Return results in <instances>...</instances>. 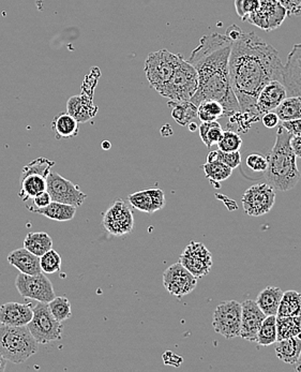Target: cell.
<instances>
[{
    "label": "cell",
    "mask_w": 301,
    "mask_h": 372,
    "mask_svg": "<svg viewBox=\"0 0 301 372\" xmlns=\"http://www.w3.org/2000/svg\"><path fill=\"white\" fill-rule=\"evenodd\" d=\"M225 34L232 41L229 80L240 111L256 113V99L263 87L272 81L282 82L280 55L260 36L243 32L237 25L229 26Z\"/></svg>",
    "instance_id": "cell-1"
},
{
    "label": "cell",
    "mask_w": 301,
    "mask_h": 372,
    "mask_svg": "<svg viewBox=\"0 0 301 372\" xmlns=\"http://www.w3.org/2000/svg\"><path fill=\"white\" fill-rule=\"evenodd\" d=\"M231 46L232 41L227 34H206L199 40L188 60L199 77V86L191 102L197 107L205 100L218 101L222 105L225 116L240 111L229 80Z\"/></svg>",
    "instance_id": "cell-2"
},
{
    "label": "cell",
    "mask_w": 301,
    "mask_h": 372,
    "mask_svg": "<svg viewBox=\"0 0 301 372\" xmlns=\"http://www.w3.org/2000/svg\"><path fill=\"white\" fill-rule=\"evenodd\" d=\"M292 134L286 128H278L276 143L267 157L268 166L265 178L274 190H292L300 180V171L297 166V157L290 146Z\"/></svg>",
    "instance_id": "cell-3"
},
{
    "label": "cell",
    "mask_w": 301,
    "mask_h": 372,
    "mask_svg": "<svg viewBox=\"0 0 301 372\" xmlns=\"http://www.w3.org/2000/svg\"><path fill=\"white\" fill-rule=\"evenodd\" d=\"M39 343L27 326L0 324V354L13 364H23L36 354Z\"/></svg>",
    "instance_id": "cell-4"
},
{
    "label": "cell",
    "mask_w": 301,
    "mask_h": 372,
    "mask_svg": "<svg viewBox=\"0 0 301 372\" xmlns=\"http://www.w3.org/2000/svg\"><path fill=\"white\" fill-rule=\"evenodd\" d=\"M199 86V77L194 67L180 57L170 80L160 95L172 102L190 101Z\"/></svg>",
    "instance_id": "cell-5"
},
{
    "label": "cell",
    "mask_w": 301,
    "mask_h": 372,
    "mask_svg": "<svg viewBox=\"0 0 301 372\" xmlns=\"http://www.w3.org/2000/svg\"><path fill=\"white\" fill-rule=\"evenodd\" d=\"M182 55L173 54L168 50H160L148 54L145 60L146 77L150 87L156 93H161L170 80Z\"/></svg>",
    "instance_id": "cell-6"
},
{
    "label": "cell",
    "mask_w": 301,
    "mask_h": 372,
    "mask_svg": "<svg viewBox=\"0 0 301 372\" xmlns=\"http://www.w3.org/2000/svg\"><path fill=\"white\" fill-rule=\"evenodd\" d=\"M54 166L55 161H51L44 157L36 158L26 164L22 171L21 180H20L21 184V190L18 193L20 198L23 201H27L34 199L39 193L46 191L48 187L46 180Z\"/></svg>",
    "instance_id": "cell-7"
},
{
    "label": "cell",
    "mask_w": 301,
    "mask_h": 372,
    "mask_svg": "<svg viewBox=\"0 0 301 372\" xmlns=\"http://www.w3.org/2000/svg\"><path fill=\"white\" fill-rule=\"evenodd\" d=\"M34 316L27 324L30 334L36 339L39 345H48L53 341L60 340L64 326L51 312L46 303H40L32 308Z\"/></svg>",
    "instance_id": "cell-8"
},
{
    "label": "cell",
    "mask_w": 301,
    "mask_h": 372,
    "mask_svg": "<svg viewBox=\"0 0 301 372\" xmlns=\"http://www.w3.org/2000/svg\"><path fill=\"white\" fill-rule=\"evenodd\" d=\"M241 322V304L236 300L220 303L213 312V326L225 338L239 337Z\"/></svg>",
    "instance_id": "cell-9"
},
{
    "label": "cell",
    "mask_w": 301,
    "mask_h": 372,
    "mask_svg": "<svg viewBox=\"0 0 301 372\" xmlns=\"http://www.w3.org/2000/svg\"><path fill=\"white\" fill-rule=\"evenodd\" d=\"M241 202L248 216H263L274 206L276 190L267 182L253 185L243 193Z\"/></svg>",
    "instance_id": "cell-10"
},
{
    "label": "cell",
    "mask_w": 301,
    "mask_h": 372,
    "mask_svg": "<svg viewBox=\"0 0 301 372\" xmlns=\"http://www.w3.org/2000/svg\"><path fill=\"white\" fill-rule=\"evenodd\" d=\"M15 288L22 298L40 303H48L56 298L51 280L44 272L38 275H25L20 272L15 279Z\"/></svg>",
    "instance_id": "cell-11"
},
{
    "label": "cell",
    "mask_w": 301,
    "mask_h": 372,
    "mask_svg": "<svg viewBox=\"0 0 301 372\" xmlns=\"http://www.w3.org/2000/svg\"><path fill=\"white\" fill-rule=\"evenodd\" d=\"M46 190L50 193L54 202L64 203L72 206H82L87 199L86 193L83 192L79 185L62 178L58 173L51 172L46 180Z\"/></svg>",
    "instance_id": "cell-12"
},
{
    "label": "cell",
    "mask_w": 301,
    "mask_h": 372,
    "mask_svg": "<svg viewBox=\"0 0 301 372\" xmlns=\"http://www.w3.org/2000/svg\"><path fill=\"white\" fill-rule=\"evenodd\" d=\"M286 18L288 12L278 0H260V8L246 18L245 23L269 32L278 29Z\"/></svg>",
    "instance_id": "cell-13"
},
{
    "label": "cell",
    "mask_w": 301,
    "mask_h": 372,
    "mask_svg": "<svg viewBox=\"0 0 301 372\" xmlns=\"http://www.w3.org/2000/svg\"><path fill=\"white\" fill-rule=\"evenodd\" d=\"M179 263L187 268L196 279H201L210 272L213 257L204 244L191 241L180 254Z\"/></svg>",
    "instance_id": "cell-14"
},
{
    "label": "cell",
    "mask_w": 301,
    "mask_h": 372,
    "mask_svg": "<svg viewBox=\"0 0 301 372\" xmlns=\"http://www.w3.org/2000/svg\"><path fill=\"white\" fill-rule=\"evenodd\" d=\"M102 223L114 237L127 235L134 229L133 213L125 201L118 199L105 211Z\"/></svg>",
    "instance_id": "cell-15"
},
{
    "label": "cell",
    "mask_w": 301,
    "mask_h": 372,
    "mask_svg": "<svg viewBox=\"0 0 301 372\" xmlns=\"http://www.w3.org/2000/svg\"><path fill=\"white\" fill-rule=\"evenodd\" d=\"M197 279L182 264L175 263L163 272V286L170 295L182 298L196 288Z\"/></svg>",
    "instance_id": "cell-16"
},
{
    "label": "cell",
    "mask_w": 301,
    "mask_h": 372,
    "mask_svg": "<svg viewBox=\"0 0 301 372\" xmlns=\"http://www.w3.org/2000/svg\"><path fill=\"white\" fill-rule=\"evenodd\" d=\"M265 318L263 311L260 310L254 300H247L241 303L239 337L250 343H255L258 329Z\"/></svg>",
    "instance_id": "cell-17"
},
{
    "label": "cell",
    "mask_w": 301,
    "mask_h": 372,
    "mask_svg": "<svg viewBox=\"0 0 301 372\" xmlns=\"http://www.w3.org/2000/svg\"><path fill=\"white\" fill-rule=\"evenodd\" d=\"M282 83L288 97H301V44H295L288 56L282 72Z\"/></svg>",
    "instance_id": "cell-18"
},
{
    "label": "cell",
    "mask_w": 301,
    "mask_h": 372,
    "mask_svg": "<svg viewBox=\"0 0 301 372\" xmlns=\"http://www.w3.org/2000/svg\"><path fill=\"white\" fill-rule=\"evenodd\" d=\"M288 97L286 86L281 81H272L263 87L256 99L255 109L258 115L274 111Z\"/></svg>",
    "instance_id": "cell-19"
},
{
    "label": "cell",
    "mask_w": 301,
    "mask_h": 372,
    "mask_svg": "<svg viewBox=\"0 0 301 372\" xmlns=\"http://www.w3.org/2000/svg\"><path fill=\"white\" fill-rule=\"evenodd\" d=\"M131 206L143 213H154L166 206V194L161 189L152 188L131 193L128 197Z\"/></svg>",
    "instance_id": "cell-20"
},
{
    "label": "cell",
    "mask_w": 301,
    "mask_h": 372,
    "mask_svg": "<svg viewBox=\"0 0 301 372\" xmlns=\"http://www.w3.org/2000/svg\"><path fill=\"white\" fill-rule=\"evenodd\" d=\"M34 316L29 304L7 303L0 306V324L9 326H27Z\"/></svg>",
    "instance_id": "cell-21"
},
{
    "label": "cell",
    "mask_w": 301,
    "mask_h": 372,
    "mask_svg": "<svg viewBox=\"0 0 301 372\" xmlns=\"http://www.w3.org/2000/svg\"><path fill=\"white\" fill-rule=\"evenodd\" d=\"M67 112L73 116L79 124L87 123L98 113V107L93 103V97L82 93L73 95L67 102Z\"/></svg>",
    "instance_id": "cell-22"
},
{
    "label": "cell",
    "mask_w": 301,
    "mask_h": 372,
    "mask_svg": "<svg viewBox=\"0 0 301 372\" xmlns=\"http://www.w3.org/2000/svg\"><path fill=\"white\" fill-rule=\"evenodd\" d=\"M7 260L12 266L18 268L20 272L25 275H38L42 272L40 267V258L24 247L10 252Z\"/></svg>",
    "instance_id": "cell-23"
},
{
    "label": "cell",
    "mask_w": 301,
    "mask_h": 372,
    "mask_svg": "<svg viewBox=\"0 0 301 372\" xmlns=\"http://www.w3.org/2000/svg\"><path fill=\"white\" fill-rule=\"evenodd\" d=\"M27 208L32 213L42 215V216L46 217L51 220L60 221V222L72 220L74 218L75 213H76V207L72 206V205L64 204V203L54 202V201H52L44 208H34V207L29 206H27Z\"/></svg>",
    "instance_id": "cell-24"
},
{
    "label": "cell",
    "mask_w": 301,
    "mask_h": 372,
    "mask_svg": "<svg viewBox=\"0 0 301 372\" xmlns=\"http://www.w3.org/2000/svg\"><path fill=\"white\" fill-rule=\"evenodd\" d=\"M52 129L57 140L70 139L79 134V121L68 112H62L53 119Z\"/></svg>",
    "instance_id": "cell-25"
},
{
    "label": "cell",
    "mask_w": 301,
    "mask_h": 372,
    "mask_svg": "<svg viewBox=\"0 0 301 372\" xmlns=\"http://www.w3.org/2000/svg\"><path fill=\"white\" fill-rule=\"evenodd\" d=\"M283 291L278 286H267L258 294L256 304L263 311L266 317L276 316L281 300L283 296Z\"/></svg>",
    "instance_id": "cell-26"
},
{
    "label": "cell",
    "mask_w": 301,
    "mask_h": 372,
    "mask_svg": "<svg viewBox=\"0 0 301 372\" xmlns=\"http://www.w3.org/2000/svg\"><path fill=\"white\" fill-rule=\"evenodd\" d=\"M301 353L300 337L279 340L276 347V355L280 361L288 365H295Z\"/></svg>",
    "instance_id": "cell-27"
},
{
    "label": "cell",
    "mask_w": 301,
    "mask_h": 372,
    "mask_svg": "<svg viewBox=\"0 0 301 372\" xmlns=\"http://www.w3.org/2000/svg\"><path fill=\"white\" fill-rule=\"evenodd\" d=\"M23 247L40 258L48 250L53 249V239L46 232L28 233L24 239Z\"/></svg>",
    "instance_id": "cell-28"
},
{
    "label": "cell",
    "mask_w": 301,
    "mask_h": 372,
    "mask_svg": "<svg viewBox=\"0 0 301 372\" xmlns=\"http://www.w3.org/2000/svg\"><path fill=\"white\" fill-rule=\"evenodd\" d=\"M276 341L300 337L301 317H276Z\"/></svg>",
    "instance_id": "cell-29"
},
{
    "label": "cell",
    "mask_w": 301,
    "mask_h": 372,
    "mask_svg": "<svg viewBox=\"0 0 301 372\" xmlns=\"http://www.w3.org/2000/svg\"><path fill=\"white\" fill-rule=\"evenodd\" d=\"M168 105L172 107L173 119L180 126L187 127L188 124L197 119V107L191 101H184V102L168 101Z\"/></svg>",
    "instance_id": "cell-30"
},
{
    "label": "cell",
    "mask_w": 301,
    "mask_h": 372,
    "mask_svg": "<svg viewBox=\"0 0 301 372\" xmlns=\"http://www.w3.org/2000/svg\"><path fill=\"white\" fill-rule=\"evenodd\" d=\"M276 317H301V293L293 290L284 292Z\"/></svg>",
    "instance_id": "cell-31"
},
{
    "label": "cell",
    "mask_w": 301,
    "mask_h": 372,
    "mask_svg": "<svg viewBox=\"0 0 301 372\" xmlns=\"http://www.w3.org/2000/svg\"><path fill=\"white\" fill-rule=\"evenodd\" d=\"M280 121L301 119V97H286L278 107L274 109Z\"/></svg>",
    "instance_id": "cell-32"
},
{
    "label": "cell",
    "mask_w": 301,
    "mask_h": 372,
    "mask_svg": "<svg viewBox=\"0 0 301 372\" xmlns=\"http://www.w3.org/2000/svg\"><path fill=\"white\" fill-rule=\"evenodd\" d=\"M225 116L222 105L215 100H205L197 105V117L202 123L215 121Z\"/></svg>",
    "instance_id": "cell-33"
},
{
    "label": "cell",
    "mask_w": 301,
    "mask_h": 372,
    "mask_svg": "<svg viewBox=\"0 0 301 372\" xmlns=\"http://www.w3.org/2000/svg\"><path fill=\"white\" fill-rule=\"evenodd\" d=\"M276 316L266 317L258 329L255 343L260 347H269L276 343Z\"/></svg>",
    "instance_id": "cell-34"
},
{
    "label": "cell",
    "mask_w": 301,
    "mask_h": 372,
    "mask_svg": "<svg viewBox=\"0 0 301 372\" xmlns=\"http://www.w3.org/2000/svg\"><path fill=\"white\" fill-rule=\"evenodd\" d=\"M203 168L206 178L213 185L229 180L233 173V170L229 166L221 161L206 162L203 164Z\"/></svg>",
    "instance_id": "cell-35"
},
{
    "label": "cell",
    "mask_w": 301,
    "mask_h": 372,
    "mask_svg": "<svg viewBox=\"0 0 301 372\" xmlns=\"http://www.w3.org/2000/svg\"><path fill=\"white\" fill-rule=\"evenodd\" d=\"M199 132L203 143L207 147L210 148L213 144L218 143L220 138L222 135L223 129L218 121H207V123H202V125L199 126Z\"/></svg>",
    "instance_id": "cell-36"
},
{
    "label": "cell",
    "mask_w": 301,
    "mask_h": 372,
    "mask_svg": "<svg viewBox=\"0 0 301 372\" xmlns=\"http://www.w3.org/2000/svg\"><path fill=\"white\" fill-rule=\"evenodd\" d=\"M48 307L54 318L59 322H64L72 317L70 302L65 296H56L48 303Z\"/></svg>",
    "instance_id": "cell-37"
},
{
    "label": "cell",
    "mask_w": 301,
    "mask_h": 372,
    "mask_svg": "<svg viewBox=\"0 0 301 372\" xmlns=\"http://www.w3.org/2000/svg\"><path fill=\"white\" fill-rule=\"evenodd\" d=\"M218 148L225 152H237L243 145V139L237 132L233 130H225L217 143Z\"/></svg>",
    "instance_id": "cell-38"
},
{
    "label": "cell",
    "mask_w": 301,
    "mask_h": 372,
    "mask_svg": "<svg viewBox=\"0 0 301 372\" xmlns=\"http://www.w3.org/2000/svg\"><path fill=\"white\" fill-rule=\"evenodd\" d=\"M40 267L44 274H55L62 268V257L55 250H48L40 257Z\"/></svg>",
    "instance_id": "cell-39"
},
{
    "label": "cell",
    "mask_w": 301,
    "mask_h": 372,
    "mask_svg": "<svg viewBox=\"0 0 301 372\" xmlns=\"http://www.w3.org/2000/svg\"><path fill=\"white\" fill-rule=\"evenodd\" d=\"M260 0H235L236 12L241 21L245 22L248 16L260 8Z\"/></svg>",
    "instance_id": "cell-40"
},
{
    "label": "cell",
    "mask_w": 301,
    "mask_h": 372,
    "mask_svg": "<svg viewBox=\"0 0 301 372\" xmlns=\"http://www.w3.org/2000/svg\"><path fill=\"white\" fill-rule=\"evenodd\" d=\"M248 168L256 173H264L267 170L268 159L260 154H251L247 157Z\"/></svg>",
    "instance_id": "cell-41"
},
{
    "label": "cell",
    "mask_w": 301,
    "mask_h": 372,
    "mask_svg": "<svg viewBox=\"0 0 301 372\" xmlns=\"http://www.w3.org/2000/svg\"><path fill=\"white\" fill-rule=\"evenodd\" d=\"M218 161L223 162L227 166L234 170L241 164V154L239 150L237 152H225L218 150Z\"/></svg>",
    "instance_id": "cell-42"
},
{
    "label": "cell",
    "mask_w": 301,
    "mask_h": 372,
    "mask_svg": "<svg viewBox=\"0 0 301 372\" xmlns=\"http://www.w3.org/2000/svg\"><path fill=\"white\" fill-rule=\"evenodd\" d=\"M288 12V15H301V0H278Z\"/></svg>",
    "instance_id": "cell-43"
},
{
    "label": "cell",
    "mask_w": 301,
    "mask_h": 372,
    "mask_svg": "<svg viewBox=\"0 0 301 372\" xmlns=\"http://www.w3.org/2000/svg\"><path fill=\"white\" fill-rule=\"evenodd\" d=\"M282 127L286 128L292 135H300L301 134V119H293V121H282Z\"/></svg>",
    "instance_id": "cell-44"
},
{
    "label": "cell",
    "mask_w": 301,
    "mask_h": 372,
    "mask_svg": "<svg viewBox=\"0 0 301 372\" xmlns=\"http://www.w3.org/2000/svg\"><path fill=\"white\" fill-rule=\"evenodd\" d=\"M52 202V198H51L50 193L48 190L44 191V192L39 193L34 198V203L36 205V208H44L48 206L50 203Z\"/></svg>",
    "instance_id": "cell-45"
},
{
    "label": "cell",
    "mask_w": 301,
    "mask_h": 372,
    "mask_svg": "<svg viewBox=\"0 0 301 372\" xmlns=\"http://www.w3.org/2000/svg\"><path fill=\"white\" fill-rule=\"evenodd\" d=\"M262 116H263V117H262L263 125L265 126L266 128H268V129H272V128L276 127L279 121H280L278 115H276L274 111L268 112V113H265Z\"/></svg>",
    "instance_id": "cell-46"
},
{
    "label": "cell",
    "mask_w": 301,
    "mask_h": 372,
    "mask_svg": "<svg viewBox=\"0 0 301 372\" xmlns=\"http://www.w3.org/2000/svg\"><path fill=\"white\" fill-rule=\"evenodd\" d=\"M163 359L166 365H172L175 367H178L182 363V357H179L178 355L172 353V352H166V354L163 355Z\"/></svg>",
    "instance_id": "cell-47"
},
{
    "label": "cell",
    "mask_w": 301,
    "mask_h": 372,
    "mask_svg": "<svg viewBox=\"0 0 301 372\" xmlns=\"http://www.w3.org/2000/svg\"><path fill=\"white\" fill-rule=\"evenodd\" d=\"M290 146L297 158L301 159V134L300 135H293L290 139Z\"/></svg>",
    "instance_id": "cell-48"
},
{
    "label": "cell",
    "mask_w": 301,
    "mask_h": 372,
    "mask_svg": "<svg viewBox=\"0 0 301 372\" xmlns=\"http://www.w3.org/2000/svg\"><path fill=\"white\" fill-rule=\"evenodd\" d=\"M161 134L162 136H170L173 134V129L170 125H164L161 128Z\"/></svg>",
    "instance_id": "cell-49"
},
{
    "label": "cell",
    "mask_w": 301,
    "mask_h": 372,
    "mask_svg": "<svg viewBox=\"0 0 301 372\" xmlns=\"http://www.w3.org/2000/svg\"><path fill=\"white\" fill-rule=\"evenodd\" d=\"M213 161H218L217 150H213V152H209L208 156H207V162H213Z\"/></svg>",
    "instance_id": "cell-50"
},
{
    "label": "cell",
    "mask_w": 301,
    "mask_h": 372,
    "mask_svg": "<svg viewBox=\"0 0 301 372\" xmlns=\"http://www.w3.org/2000/svg\"><path fill=\"white\" fill-rule=\"evenodd\" d=\"M6 367H7V359L0 354V372L5 371Z\"/></svg>",
    "instance_id": "cell-51"
},
{
    "label": "cell",
    "mask_w": 301,
    "mask_h": 372,
    "mask_svg": "<svg viewBox=\"0 0 301 372\" xmlns=\"http://www.w3.org/2000/svg\"><path fill=\"white\" fill-rule=\"evenodd\" d=\"M187 127L189 128V130H190L191 132H195L197 130V125L195 123H193V121H191L190 124H188V126Z\"/></svg>",
    "instance_id": "cell-52"
},
{
    "label": "cell",
    "mask_w": 301,
    "mask_h": 372,
    "mask_svg": "<svg viewBox=\"0 0 301 372\" xmlns=\"http://www.w3.org/2000/svg\"><path fill=\"white\" fill-rule=\"evenodd\" d=\"M295 369H296L297 371L301 372V353L300 357H299L298 361H297V363L295 364Z\"/></svg>",
    "instance_id": "cell-53"
},
{
    "label": "cell",
    "mask_w": 301,
    "mask_h": 372,
    "mask_svg": "<svg viewBox=\"0 0 301 372\" xmlns=\"http://www.w3.org/2000/svg\"><path fill=\"white\" fill-rule=\"evenodd\" d=\"M112 147V144L109 141H103L102 148L105 150H109Z\"/></svg>",
    "instance_id": "cell-54"
}]
</instances>
